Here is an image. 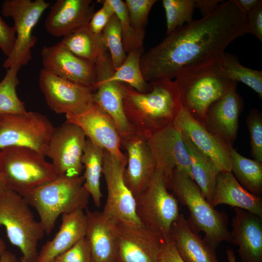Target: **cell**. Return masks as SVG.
Here are the masks:
<instances>
[{
    "label": "cell",
    "mask_w": 262,
    "mask_h": 262,
    "mask_svg": "<svg viewBox=\"0 0 262 262\" xmlns=\"http://www.w3.org/2000/svg\"><path fill=\"white\" fill-rule=\"evenodd\" d=\"M39 85L48 107L57 114L79 115L94 103L91 88L56 76L43 68L39 73Z\"/></svg>",
    "instance_id": "4fadbf2b"
},
{
    "label": "cell",
    "mask_w": 262,
    "mask_h": 262,
    "mask_svg": "<svg viewBox=\"0 0 262 262\" xmlns=\"http://www.w3.org/2000/svg\"><path fill=\"white\" fill-rule=\"evenodd\" d=\"M162 262H184L180 256L170 237L165 246Z\"/></svg>",
    "instance_id": "f6af8a7d"
},
{
    "label": "cell",
    "mask_w": 262,
    "mask_h": 262,
    "mask_svg": "<svg viewBox=\"0 0 262 262\" xmlns=\"http://www.w3.org/2000/svg\"><path fill=\"white\" fill-rule=\"evenodd\" d=\"M66 116V121L79 127L86 138L127 164L126 155L121 150L117 129L111 117L97 105L94 103L82 114Z\"/></svg>",
    "instance_id": "e0dca14e"
},
{
    "label": "cell",
    "mask_w": 262,
    "mask_h": 262,
    "mask_svg": "<svg viewBox=\"0 0 262 262\" xmlns=\"http://www.w3.org/2000/svg\"><path fill=\"white\" fill-rule=\"evenodd\" d=\"M101 35L115 70L125 60L127 53L123 45L120 23L115 13L103 29Z\"/></svg>",
    "instance_id": "d590c367"
},
{
    "label": "cell",
    "mask_w": 262,
    "mask_h": 262,
    "mask_svg": "<svg viewBox=\"0 0 262 262\" xmlns=\"http://www.w3.org/2000/svg\"><path fill=\"white\" fill-rule=\"evenodd\" d=\"M226 204L242 209L262 218V198L245 189L231 171L218 173L211 205Z\"/></svg>",
    "instance_id": "484cf974"
},
{
    "label": "cell",
    "mask_w": 262,
    "mask_h": 262,
    "mask_svg": "<svg viewBox=\"0 0 262 262\" xmlns=\"http://www.w3.org/2000/svg\"><path fill=\"white\" fill-rule=\"evenodd\" d=\"M87 218L84 210H79L62 215L59 229L38 252L36 262H50L84 238Z\"/></svg>",
    "instance_id": "cb8c5ba5"
},
{
    "label": "cell",
    "mask_w": 262,
    "mask_h": 262,
    "mask_svg": "<svg viewBox=\"0 0 262 262\" xmlns=\"http://www.w3.org/2000/svg\"><path fill=\"white\" fill-rule=\"evenodd\" d=\"M144 52V47L129 52L123 64L114 70L110 76L98 82L105 81L125 83L139 92H148L151 87L149 82L144 79L140 66V59Z\"/></svg>",
    "instance_id": "1f68e13d"
},
{
    "label": "cell",
    "mask_w": 262,
    "mask_h": 262,
    "mask_svg": "<svg viewBox=\"0 0 262 262\" xmlns=\"http://www.w3.org/2000/svg\"><path fill=\"white\" fill-rule=\"evenodd\" d=\"M173 125L213 162L218 173L231 171L230 148L210 132L187 109L181 107Z\"/></svg>",
    "instance_id": "ac0fdd59"
},
{
    "label": "cell",
    "mask_w": 262,
    "mask_h": 262,
    "mask_svg": "<svg viewBox=\"0 0 262 262\" xmlns=\"http://www.w3.org/2000/svg\"><path fill=\"white\" fill-rule=\"evenodd\" d=\"M114 9L121 26L122 43L127 54L132 50L143 48L145 31H139L131 25L124 1L107 0Z\"/></svg>",
    "instance_id": "e575fe53"
},
{
    "label": "cell",
    "mask_w": 262,
    "mask_h": 262,
    "mask_svg": "<svg viewBox=\"0 0 262 262\" xmlns=\"http://www.w3.org/2000/svg\"><path fill=\"white\" fill-rule=\"evenodd\" d=\"M54 129L46 115L36 112L0 115V149L26 147L46 156Z\"/></svg>",
    "instance_id": "30bf717a"
},
{
    "label": "cell",
    "mask_w": 262,
    "mask_h": 262,
    "mask_svg": "<svg viewBox=\"0 0 262 262\" xmlns=\"http://www.w3.org/2000/svg\"><path fill=\"white\" fill-rule=\"evenodd\" d=\"M234 4L246 15L259 4L262 3L261 0H232Z\"/></svg>",
    "instance_id": "bcb514c9"
},
{
    "label": "cell",
    "mask_w": 262,
    "mask_h": 262,
    "mask_svg": "<svg viewBox=\"0 0 262 262\" xmlns=\"http://www.w3.org/2000/svg\"><path fill=\"white\" fill-rule=\"evenodd\" d=\"M50 3L44 0H5L1 5V12L6 17H11L14 22L16 40L10 54L3 63L4 68L26 65L32 59L31 49L37 42L32 34L35 26Z\"/></svg>",
    "instance_id": "9c48e42d"
},
{
    "label": "cell",
    "mask_w": 262,
    "mask_h": 262,
    "mask_svg": "<svg viewBox=\"0 0 262 262\" xmlns=\"http://www.w3.org/2000/svg\"><path fill=\"white\" fill-rule=\"evenodd\" d=\"M180 132L190 160L192 179L211 204L218 172L211 160L193 144L184 132Z\"/></svg>",
    "instance_id": "83f0119b"
},
{
    "label": "cell",
    "mask_w": 262,
    "mask_h": 262,
    "mask_svg": "<svg viewBox=\"0 0 262 262\" xmlns=\"http://www.w3.org/2000/svg\"><path fill=\"white\" fill-rule=\"evenodd\" d=\"M6 245L3 239L0 236V257L6 250Z\"/></svg>",
    "instance_id": "681fc988"
},
{
    "label": "cell",
    "mask_w": 262,
    "mask_h": 262,
    "mask_svg": "<svg viewBox=\"0 0 262 262\" xmlns=\"http://www.w3.org/2000/svg\"><path fill=\"white\" fill-rule=\"evenodd\" d=\"M94 8L92 0H57L50 6L45 29L53 36L64 38L88 26Z\"/></svg>",
    "instance_id": "ffe728a7"
},
{
    "label": "cell",
    "mask_w": 262,
    "mask_h": 262,
    "mask_svg": "<svg viewBox=\"0 0 262 262\" xmlns=\"http://www.w3.org/2000/svg\"><path fill=\"white\" fill-rule=\"evenodd\" d=\"M6 189L0 175V193Z\"/></svg>",
    "instance_id": "f907efd6"
},
{
    "label": "cell",
    "mask_w": 262,
    "mask_h": 262,
    "mask_svg": "<svg viewBox=\"0 0 262 262\" xmlns=\"http://www.w3.org/2000/svg\"><path fill=\"white\" fill-rule=\"evenodd\" d=\"M126 166V164L104 149L102 174L106 184L107 196L102 212L116 222L143 226L136 215L134 196L124 181Z\"/></svg>",
    "instance_id": "8fae6325"
},
{
    "label": "cell",
    "mask_w": 262,
    "mask_h": 262,
    "mask_svg": "<svg viewBox=\"0 0 262 262\" xmlns=\"http://www.w3.org/2000/svg\"><path fill=\"white\" fill-rule=\"evenodd\" d=\"M45 156L30 148L0 149V175L6 189L21 196L59 177Z\"/></svg>",
    "instance_id": "52a82bcc"
},
{
    "label": "cell",
    "mask_w": 262,
    "mask_h": 262,
    "mask_svg": "<svg viewBox=\"0 0 262 262\" xmlns=\"http://www.w3.org/2000/svg\"><path fill=\"white\" fill-rule=\"evenodd\" d=\"M16 40L13 26H10L0 16V48L8 57L12 51Z\"/></svg>",
    "instance_id": "b9f144b4"
},
{
    "label": "cell",
    "mask_w": 262,
    "mask_h": 262,
    "mask_svg": "<svg viewBox=\"0 0 262 262\" xmlns=\"http://www.w3.org/2000/svg\"><path fill=\"white\" fill-rule=\"evenodd\" d=\"M86 137L76 125L66 121L54 128L51 135L46 156L59 176H79L83 169L82 157Z\"/></svg>",
    "instance_id": "5bb4252c"
},
{
    "label": "cell",
    "mask_w": 262,
    "mask_h": 262,
    "mask_svg": "<svg viewBox=\"0 0 262 262\" xmlns=\"http://www.w3.org/2000/svg\"><path fill=\"white\" fill-rule=\"evenodd\" d=\"M246 124L250 134L252 155L255 160L262 162V116L257 109L248 114Z\"/></svg>",
    "instance_id": "f35d334b"
},
{
    "label": "cell",
    "mask_w": 262,
    "mask_h": 262,
    "mask_svg": "<svg viewBox=\"0 0 262 262\" xmlns=\"http://www.w3.org/2000/svg\"><path fill=\"white\" fill-rule=\"evenodd\" d=\"M169 236L184 262H219L215 249L191 229L183 214L172 224Z\"/></svg>",
    "instance_id": "d4e9b609"
},
{
    "label": "cell",
    "mask_w": 262,
    "mask_h": 262,
    "mask_svg": "<svg viewBox=\"0 0 262 262\" xmlns=\"http://www.w3.org/2000/svg\"><path fill=\"white\" fill-rule=\"evenodd\" d=\"M146 139L157 168L163 172L167 186L175 170L192 179L189 156L180 130L170 125L152 133Z\"/></svg>",
    "instance_id": "9a60e30c"
},
{
    "label": "cell",
    "mask_w": 262,
    "mask_h": 262,
    "mask_svg": "<svg viewBox=\"0 0 262 262\" xmlns=\"http://www.w3.org/2000/svg\"><path fill=\"white\" fill-rule=\"evenodd\" d=\"M166 21V34L193 21L195 0H163Z\"/></svg>",
    "instance_id": "8d00e7d4"
},
{
    "label": "cell",
    "mask_w": 262,
    "mask_h": 262,
    "mask_svg": "<svg viewBox=\"0 0 262 262\" xmlns=\"http://www.w3.org/2000/svg\"><path fill=\"white\" fill-rule=\"evenodd\" d=\"M149 83L150 90L141 93L127 84L120 82L127 119L135 132L146 138L173 124L183 106L180 91L175 80L160 79Z\"/></svg>",
    "instance_id": "7a4b0ae2"
},
{
    "label": "cell",
    "mask_w": 262,
    "mask_h": 262,
    "mask_svg": "<svg viewBox=\"0 0 262 262\" xmlns=\"http://www.w3.org/2000/svg\"><path fill=\"white\" fill-rule=\"evenodd\" d=\"M116 262H162L167 238L144 226L117 222Z\"/></svg>",
    "instance_id": "7c38bea8"
},
{
    "label": "cell",
    "mask_w": 262,
    "mask_h": 262,
    "mask_svg": "<svg viewBox=\"0 0 262 262\" xmlns=\"http://www.w3.org/2000/svg\"><path fill=\"white\" fill-rule=\"evenodd\" d=\"M87 218L85 238L89 246L92 262H116L117 222L103 212L84 210Z\"/></svg>",
    "instance_id": "7402d4cb"
},
{
    "label": "cell",
    "mask_w": 262,
    "mask_h": 262,
    "mask_svg": "<svg viewBox=\"0 0 262 262\" xmlns=\"http://www.w3.org/2000/svg\"><path fill=\"white\" fill-rule=\"evenodd\" d=\"M168 189L163 172L157 168L149 183L134 197L136 215L142 224L167 238L180 214L179 202Z\"/></svg>",
    "instance_id": "ba28073f"
},
{
    "label": "cell",
    "mask_w": 262,
    "mask_h": 262,
    "mask_svg": "<svg viewBox=\"0 0 262 262\" xmlns=\"http://www.w3.org/2000/svg\"><path fill=\"white\" fill-rule=\"evenodd\" d=\"M232 86L219 100L212 104L206 114L203 125L206 128L229 148L236 139L238 119L242 108L241 98Z\"/></svg>",
    "instance_id": "44dd1931"
},
{
    "label": "cell",
    "mask_w": 262,
    "mask_h": 262,
    "mask_svg": "<svg viewBox=\"0 0 262 262\" xmlns=\"http://www.w3.org/2000/svg\"><path fill=\"white\" fill-rule=\"evenodd\" d=\"M226 255L228 262H237L235 253L232 249L228 248L226 250Z\"/></svg>",
    "instance_id": "c3c4849f"
},
{
    "label": "cell",
    "mask_w": 262,
    "mask_h": 262,
    "mask_svg": "<svg viewBox=\"0 0 262 262\" xmlns=\"http://www.w3.org/2000/svg\"><path fill=\"white\" fill-rule=\"evenodd\" d=\"M248 33L246 15L232 0L211 15L176 29L144 52L140 66L147 81L174 78L180 69L225 52L234 40Z\"/></svg>",
    "instance_id": "6da1fadb"
},
{
    "label": "cell",
    "mask_w": 262,
    "mask_h": 262,
    "mask_svg": "<svg viewBox=\"0 0 262 262\" xmlns=\"http://www.w3.org/2000/svg\"><path fill=\"white\" fill-rule=\"evenodd\" d=\"M93 97L94 104L113 121L120 139L135 132L125 113L120 82L105 81L97 82L94 87Z\"/></svg>",
    "instance_id": "4316f807"
},
{
    "label": "cell",
    "mask_w": 262,
    "mask_h": 262,
    "mask_svg": "<svg viewBox=\"0 0 262 262\" xmlns=\"http://www.w3.org/2000/svg\"><path fill=\"white\" fill-rule=\"evenodd\" d=\"M23 196L6 189L0 193V226H4L10 243L22 254L20 262H36L38 242L45 234Z\"/></svg>",
    "instance_id": "8992f818"
},
{
    "label": "cell",
    "mask_w": 262,
    "mask_h": 262,
    "mask_svg": "<svg viewBox=\"0 0 262 262\" xmlns=\"http://www.w3.org/2000/svg\"><path fill=\"white\" fill-rule=\"evenodd\" d=\"M248 33L262 42V3L246 15Z\"/></svg>",
    "instance_id": "7bdbcfd3"
},
{
    "label": "cell",
    "mask_w": 262,
    "mask_h": 262,
    "mask_svg": "<svg viewBox=\"0 0 262 262\" xmlns=\"http://www.w3.org/2000/svg\"><path fill=\"white\" fill-rule=\"evenodd\" d=\"M21 67L15 65L7 69L0 82V115L27 112L25 103L19 99L16 91L19 83L17 75Z\"/></svg>",
    "instance_id": "d6a6232c"
},
{
    "label": "cell",
    "mask_w": 262,
    "mask_h": 262,
    "mask_svg": "<svg viewBox=\"0 0 262 262\" xmlns=\"http://www.w3.org/2000/svg\"><path fill=\"white\" fill-rule=\"evenodd\" d=\"M121 146L127 152L124 181L134 197L147 185L154 176L156 163L146 138L138 132L121 139Z\"/></svg>",
    "instance_id": "d6986e66"
},
{
    "label": "cell",
    "mask_w": 262,
    "mask_h": 262,
    "mask_svg": "<svg viewBox=\"0 0 262 262\" xmlns=\"http://www.w3.org/2000/svg\"><path fill=\"white\" fill-rule=\"evenodd\" d=\"M102 7L93 14L88 24L90 30L95 33H101L109 20L114 14L113 8L107 0H98Z\"/></svg>",
    "instance_id": "60d3db41"
},
{
    "label": "cell",
    "mask_w": 262,
    "mask_h": 262,
    "mask_svg": "<svg viewBox=\"0 0 262 262\" xmlns=\"http://www.w3.org/2000/svg\"><path fill=\"white\" fill-rule=\"evenodd\" d=\"M231 172L238 182L251 194H262V162L244 157L230 148Z\"/></svg>",
    "instance_id": "4dcf8cb0"
},
{
    "label": "cell",
    "mask_w": 262,
    "mask_h": 262,
    "mask_svg": "<svg viewBox=\"0 0 262 262\" xmlns=\"http://www.w3.org/2000/svg\"><path fill=\"white\" fill-rule=\"evenodd\" d=\"M223 1L222 0H195V7L199 10L203 17L213 13Z\"/></svg>",
    "instance_id": "ee69618b"
},
{
    "label": "cell",
    "mask_w": 262,
    "mask_h": 262,
    "mask_svg": "<svg viewBox=\"0 0 262 262\" xmlns=\"http://www.w3.org/2000/svg\"><path fill=\"white\" fill-rule=\"evenodd\" d=\"M56 259L62 262H92L90 248L85 237Z\"/></svg>",
    "instance_id": "ab89813d"
},
{
    "label": "cell",
    "mask_w": 262,
    "mask_h": 262,
    "mask_svg": "<svg viewBox=\"0 0 262 262\" xmlns=\"http://www.w3.org/2000/svg\"><path fill=\"white\" fill-rule=\"evenodd\" d=\"M17 260L15 254L5 250L0 257V262H17Z\"/></svg>",
    "instance_id": "7dc6e473"
},
{
    "label": "cell",
    "mask_w": 262,
    "mask_h": 262,
    "mask_svg": "<svg viewBox=\"0 0 262 262\" xmlns=\"http://www.w3.org/2000/svg\"><path fill=\"white\" fill-rule=\"evenodd\" d=\"M60 43L76 56L94 65L109 55L101 33H94L88 26L64 37Z\"/></svg>",
    "instance_id": "f1b7e54d"
},
{
    "label": "cell",
    "mask_w": 262,
    "mask_h": 262,
    "mask_svg": "<svg viewBox=\"0 0 262 262\" xmlns=\"http://www.w3.org/2000/svg\"><path fill=\"white\" fill-rule=\"evenodd\" d=\"M103 154V148L86 138L82 157V163L85 169L82 175L84 186L98 208L101 206L103 196L100 189V177Z\"/></svg>",
    "instance_id": "f546056e"
},
{
    "label": "cell",
    "mask_w": 262,
    "mask_h": 262,
    "mask_svg": "<svg viewBox=\"0 0 262 262\" xmlns=\"http://www.w3.org/2000/svg\"><path fill=\"white\" fill-rule=\"evenodd\" d=\"M167 187L178 202L188 208L190 216L186 220L193 231L198 234L202 231L204 240L214 249L223 241L230 242L227 214L216 210L204 197L191 178L175 170Z\"/></svg>",
    "instance_id": "5b68a950"
},
{
    "label": "cell",
    "mask_w": 262,
    "mask_h": 262,
    "mask_svg": "<svg viewBox=\"0 0 262 262\" xmlns=\"http://www.w3.org/2000/svg\"><path fill=\"white\" fill-rule=\"evenodd\" d=\"M43 69L61 78L91 88L96 83L94 64L73 54L61 43L44 46L41 51Z\"/></svg>",
    "instance_id": "2e32d148"
},
{
    "label": "cell",
    "mask_w": 262,
    "mask_h": 262,
    "mask_svg": "<svg viewBox=\"0 0 262 262\" xmlns=\"http://www.w3.org/2000/svg\"><path fill=\"white\" fill-rule=\"evenodd\" d=\"M224 68L226 76L230 80L240 82L251 88L262 98V71L253 69L242 65L234 55L228 53L223 55Z\"/></svg>",
    "instance_id": "836d02e7"
},
{
    "label": "cell",
    "mask_w": 262,
    "mask_h": 262,
    "mask_svg": "<svg viewBox=\"0 0 262 262\" xmlns=\"http://www.w3.org/2000/svg\"><path fill=\"white\" fill-rule=\"evenodd\" d=\"M224 54L183 67L174 77L183 106L203 125L211 105L237 84L225 74Z\"/></svg>",
    "instance_id": "3957f363"
},
{
    "label": "cell",
    "mask_w": 262,
    "mask_h": 262,
    "mask_svg": "<svg viewBox=\"0 0 262 262\" xmlns=\"http://www.w3.org/2000/svg\"><path fill=\"white\" fill-rule=\"evenodd\" d=\"M84 182L82 175H63L22 196L37 212L45 233L51 232L60 215L87 207L90 196Z\"/></svg>",
    "instance_id": "277c9868"
},
{
    "label": "cell",
    "mask_w": 262,
    "mask_h": 262,
    "mask_svg": "<svg viewBox=\"0 0 262 262\" xmlns=\"http://www.w3.org/2000/svg\"><path fill=\"white\" fill-rule=\"evenodd\" d=\"M50 262H61L60 261L55 258V259H54Z\"/></svg>",
    "instance_id": "816d5d0a"
},
{
    "label": "cell",
    "mask_w": 262,
    "mask_h": 262,
    "mask_svg": "<svg viewBox=\"0 0 262 262\" xmlns=\"http://www.w3.org/2000/svg\"><path fill=\"white\" fill-rule=\"evenodd\" d=\"M230 242L238 246L242 262H262V217L235 208Z\"/></svg>",
    "instance_id": "603a6c76"
},
{
    "label": "cell",
    "mask_w": 262,
    "mask_h": 262,
    "mask_svg": "<svg viewBox=\"0 0 262 262\" xmlns=\"http://www.w3.org/2000/svg\"><path fill=\"white\" fill-rule=\"evenodd\" d=\"M156 0H125L130 20L132 26L139 31H145L149 12Z\"/></svg>",
    "instance_id": "74e56055"
}]
</instances>
